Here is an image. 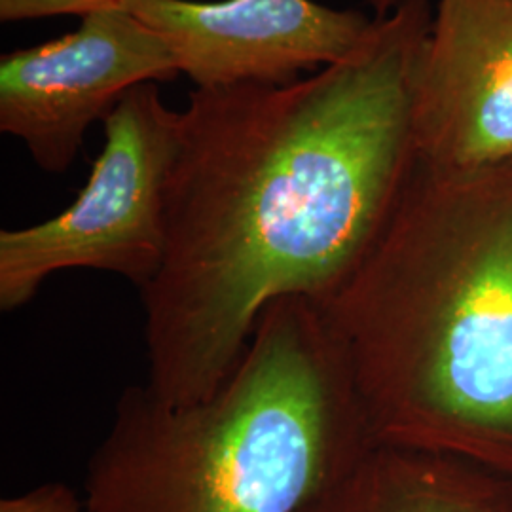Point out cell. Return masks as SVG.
I'll list each match as a JSON object with an SVG mask.
<instances>
[{"mask_svg":"<svg viewBox=\"0 0 512 512\" xmlns=\"http://www.w3.org/2000/svg\"><path fill=\"white\" fill-rule=\"evenodd\" d=\"M429 0H399L342 61L287 86L198 88L179 114L167 251L141 289L148 389L192 404L224 384L262 313L334 293L418 162Z\"/></svg>","mask_w":512,"mask_h":512,"instance_id":"obj_1","label":"cell"},{"mask_svg":"<svg viewBox=\"0 0 512 512\" xmlns=\"http://www.w3.org/2000/svg\"><path fill=\"white\" fill-rule=\"evenodd\" d=\"M319 306L376 444L512 480V165L418 160L380 238Z\"/></svg>","mask_w":512,"mask_h":512,"instance_id":"obj_2","label":"cell"},{"mask_svg":"<svg viewBox=\"0 0 512 512\" xmlns=\"http://www.w3.org/2000/svg\"><path fill=\"white\" fill-rule=\"evenodd\" d=\"M368 429L323 308L262 313L238 366L198 403L128 387L88 463V512H300L366 448Z\"/></svg>","mask_w":512,"mask_h":512,"instance_id":"obj_3","label":"cell"},{"mask_svg":"<svg viewBox=\"0 0 512 512\" xmlns=\"http://www.w3.org/2000/svg\"><path fill=\"white\" fill-rule=\"evenodd\" d=\"M179 114L156 82L131 88L105 118V147L88 183L65 211L0 232V310L27 306L52 275L97 270L139 291L167 251V181L179 143Z\"/></svg>","mask_w":512,"mask_h":512,"instance_id":"obj_4","label":"cell"},{"mask_svg":"<svg viewBox=\"0 0 512 512\" xmlns=\"http://www.w3.org/2000/svg\"><path fill=\"white\" fill-rule=\"evenodd\" d=\"M164 38L124 6L84 16L78 29L2 55L0 131L27 147L46 173H65L88 129L126 93L179 76Z\"/></svg>","mask_w":512,"mask_h":512,"instance_id":"obj_5","label":"cell"},{"mask_svg":"<svg viewBox=\"0 0 512 512\" xmlns=\"http://www.w3.org/2000/svg\"><path fill=\"white\" fill-rule=\"evenodd\" d=\"M198 88L287 86L348 57L374 19L313 0H126Z\"/></svg>","mask_w":512,"mask_h":512,"instance_id":"obj_6","label":"cell"},{"mask_svg":"<svg viewBox=\"0 0 512 512\" xmlns=\"http://www.w3.org/2000/svg\"><path fill=\"white\" fill-rule=\"evenodd\" d=\"M414 131L427 167L512 165V0H439L418 65Z\"/></svg>","mask_w":512,"mask_h":512,"instance_id":"obj_7","label":"cell"},{"mask_svg":"<svg viewBox=\"0 0 512 512\" xmlns=\"http://www.w3.org/2000/svg\"><path fill=\"white\" fill-rule=\"evenodd\" d=\"M300 512H512V480L463 459L372 444Z\"/></svg>","mask_w":512,"mask_h":512,"instance_id":"obj_8","label":"cell"},{"mask_svg":"<svg viewBox=\"0 0 512 512\" xmlns=\"http://www.w3.org/2000/svg\"><path fill=\"white\" fill-rule=\"evenodd\" d=\"M126 0H0V19L4 23L54 16H88L99 10L122 8Z\"/></svg>","mask_w":512,"mask_h":512,"instance_id":"obj_9","label":"cell"},{"mask_svg":"<svg viewBox=\"0 0 512 512\" xmlns=\"http://www.w3.org/2000/svg\"><path fill=\"white\" fill-rule=\"evenodd\" d=\"M0 512H88L86 503L61 482H48L0 501Z\"/></svg>","mask_w":512,"mask_h":512,"instance_id":"obj_10","label":"cell"},{"mask_svg":"<svg viewBox=\"0 0 512 512\" xmlns=\"http://www.w3.org/2000/svg\"><path fill=\"white\" fill-rule=\"evenodd\" d=\"M399 0H370V4L376 8V18L385 16Z\"/></svg>","mask_w":512,"mask_h":512,"instance_id":"obj_11","label":"cell"}]
</instances>
